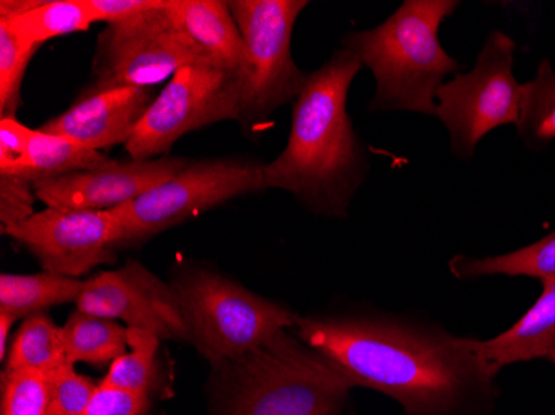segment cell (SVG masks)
Segmentation results:
<instances>
[{"label":"cell","instance_id":"6da1fadb","mask_svg":"<svg viewBox=\"0 0 555 415\" xmlns=\"http://www.w3.org/2000/svg\"><path fill=\"white\" fill-rule=\"evenodd\" d=\"M296 336L352 387L382 392L406 415H485L499 391L474 337L392 314L299 317Z\"/></svg>","mask_w":555,"mask_h":415},{"label":"cell","instance_id":"7a4b0ae2","mask_svg":"<svg viewBox=\"0 0 555 415\" xmlns=\"http://www.w3.org/2000/svg\"><path fill=\"white\" fill-rule=\"evenodd\" d=\"M361 64L346 49L308 74L293 108L283 152L263 165L267 190H283L324 217L348 215L364 180L366 161L348 114V93Z\"/></svg>","mask_w":555,"mask_h":415},{"label":"cell","instance_id":"3957f363","mask_svg":"<svg viewBox=\"0 0 555 415\" xmlns=\"http://www.w3.org/2000/svg\"><path fill=\"white\" fill-rule=\"evenodd\" d=\"M457 0H406L374 29L351 33L343 40L376 80L373 112H413L436 117V95L461 65L439 40L442 22Z\"/></svg>","mask_w":555,"mask_h":415},{"label":"cell","instance_id":"277c9868","mask_svg":"<svg viewBox=\"0 0 555 415\" xmlns=\"http://www.w3.org/2000/svg\"><path fill=\"white\" fill-rule=\"evenodd\" d=\"M215 367L223 374L227 415L341 414L352 389L320 352L289 330Z\"/></svg>","mask_w":555,"mask_h":415},{"label":"cell","instance_id":"5b68a950","mask_svg":"<svg viewBox=\"0 0 555 415\" xmlns=\"http://www.w3.org/2000/svg\"><path fill=\"white\" fill-rule=\"evenodd\" d=\"M189 329V342L214 366L260 348L298 324V314L242 284L196 270L173 284Z\"/></svg>","mask_w":555,"mask_h":415},{"label":"cell","instance_id":"8992f818","mask_svg":"<svg viewBox=\"0 0 555 415\" xmlns=\"http://www.w3.org/2000/svg\"><path fill=\"white\" fill-rule=\"evenodd\" d=\"M233 18L245 43L240 77V124L257 130L278 108L296 102L308 74L293 61L292 39L307 0H232Z\"/></svg>","mask_w":555,"mask_h":415},{"label":"cell","instance_id":"52a82bcc","mask_svg":"<svg viewBox=\"0 0 555 415\" xmlns=\"http://www.w3.org/2000/svg\"><path fill=\"white\" fill-rule=\"evenodd\" d=\"M517 43L502 30H492L476 64L454 75L436 95V117L451 139V152L470 160L477 145L495 128L517 125L522 83L517 80Z\"/></svg>","mask_w":555,"mask_h":415},{"label":"cell","instance_id":"ba28073f","mask_svg":"<svg viewBox=\"0 0 555 415\" xmlns=\"http://www.w3.org/2000/svg\"><path fill=\"white\" fill-rule=\"evenodd\" d=\"M208 61L214 59L175 24L164 0L158 8L108 24L100 34L93 79L82 96L124 87H155L183 67Z\"/></svg>","mask_w":555,"mask_h":415},{"label":"cell","instance_id":"9c48e42d","mask_svg":"<svg viewBox=\"0 0 555 415\" xmlns=\"http://www.w3.org/2000/svg\"><path fill=\"white\" fill-rule=\"evenodd\" d=\"M260 192H268L263 164L233 158L199 160L111 213L120 228L124 248L154 238L230 199Z\"/></svg>","mask_w":555,"mask_h":415},{"label":"cell","instance_id":"30bf717a","mask_svg":"<svg viewBox=\"0 0 555 415\" xmlns=\"http://www.w3.org/2000/svg\"><path fill=\"white\" fill-rule=\"evenodd\" d=\"M240 120V77L215 61L189 65L171 77L125 143L132 160L167 157L186 133Z\"/></svg>","mask_w":555,"mask_h":415},{"label":"cell","instance_id":"8fae6325","mask_svg":"<svg viewBox=\"0 0 555 415\" xmlns=\"http://www.w3.org/2000/svg\"><path fill=\"white\" fill-rule=\"evenodd\" d=\"M2 231L29 249L43 271L61 276L80 277L114 263L121 248L120 228L111 211L46 208Z\"/></svg>","mask_w":555,"mask_h":415},{"label":"cell","instance_id":"7c38bea8","mask_svg":"<svg viewBox=\"0 0 555 415\" xmlns=\"http://www.w3.org/2000/svg\"><path fill=\"white\" fill-rule=\"evenodd\" d=\"M75 304L82 313L150 330L162 341H189V329L173 286L137 261H127L118 270L90 277Z\"/></svg>","mask_w":555,"mask_h":415},{"label":"cell","instance_id":"4fadbf2b","mask_svg":"<svg viewBox=\"0 0 555 415\" xmlns=\"http://www.w3.org/2000/svg\"><path fill=\"white\" fill-rule=\"evenodd\" d=\"M190 161L180 157L108 161L95 170L77 171L34 183L47 208L68 211H111L179 174Z\"/></svg>","mask_w":555,"mask_h":415},{"label":"cell","instance_id":"5bb4252c","mask_svg":"<svg viewBox=\"0 0 555 415\" xmlns=\"http://www.w3.org/2000/svg\"><path fill=\"white\" fill-rule=\"evenodd\" d=\"M155 99L154 87H124L80 96L68 111L46 121L39 130L102 152L129 142Z\"/></svg>","mask_w":555,"mask_h":415},{"label":"cell","instance_id":"9a60e30c","mask_svg":"<svg viewBox=\"0 0 555 415\" xmlns=\"http://www.w3.org/2000/svg\"><path fill=\"white\" fill-rule=\"evenodd\" d=\"M541 281V296L519 321L491 339H476L477 352L495 376L513 364L547 359L555 349V276Z\"/></svg>","mask_w":555,"mask_h":415},{"label":"cell","instance_id":"2e32d148","mask_svg":"<svg viewBox=\"0 0 555 415\" xmlns=\"http://www.w3.org/2000/svg\"><path fill=\"white\" fill-rule=\"evenodd\" d=\"M175 24L214 61L242 77L245 43L229 2L221 0H168Z\"/></svg>","mask_w":555,"mask_h":415},{"label":"cell","instance_id":"e0dca14e","mask_svg":"<svg viewBox=\"0 0 555 415\" xmlns=\"http://www.w3.org/2000/svg\"><path fill=\"white\" fill-rule=\"evenodd\" d=\"M86 281L61 274H8L0 276V311L15 320L46 313L54 306L77 302Z\"/></svg>","mask_w":555,"mask_h":415},{"label":"cell","instance_id":"ac0fdd59","mask_svg":"<svg viewBox=\"0 0 555 415\" xmlns=\"http://www.w3.org/2000/svg\"><path fill=\"white\" fill-rule=\"evenodd\" d=\"M108 161L111 160L104 153L87 148L74 140L34 130L29 152L17 167L5 173V177L24 178L34 185L37 181L49 178L95 170Z\"/></svg>","mask_w":555,"mask_h":415},{"label":"cell","instance_id":"d6986e66","mask_svg":"<svg viewBox=\"0 0 555 415\" xmlns=\"http://www.w3.org/2000/svg\"><path fill=\"white\" fill-rule=\"evenodd\" d=\"M129 327L107 317L75 311L62 326V341L68 364L86 362L92 366H111L129 351Z\"/></svg>","mask_w":555,"mask_h":415},{"label":"cell","instance_id":"ffe728a7","mask_svg":"<svg viewBox=\"0 0 555 415\" xmlns=\"http://www.w3.org/2000/svg\"><path fill=\"white\" fill-rule=\"evenodd\" d=\"M449 273L457 280L485 276H529L544 280L555 276V230L539 242L499 256H454Z\"/></svg>","mask_w":555,"mask_h":415},{"label":"cell","instance_id":"44dd1931","mask_svg":"<svg viewBox=\"0 0 555 415\" xmlns=\"http://www.w3.org/2000/svg\"><path fill=\"white\" fill-rule=\"evenodd\" d=\"M0 24L30 46L40 47L50 39L86 33L95 22L87 0H49L17 17L0 18Z\"/></svg>","mask_w":555,"mask_h":415},{"label":"cell","instance_id":"7402d4cb","mask_svg":"<svg viewBox=\"0 0 555 415\" xmlns=\"http://www.w3.org/2000/svg\"><path fill=\"white\" fill-rule=\"evenodd\" d=\"M5 371L33 369L49 374L68 364L62 326L46 313L22 321L9 348Z\"/></svg>","mask_w":555,"mask_h":415},{"label":"cell","instance_id":"603a6c76","mask_svg":"<svg viewBox=\"0 0 555 415\" xmlns=\"http://www.w3.org/2000/svg\"><path fill=\"white\" fill-rule=\"evenodd\" d=\"M516 130L524 145L534 152L555 142V70L548 59L539 62L531 82L522 83Z\"/></svg>","mask_w":555,"mask_h":415},{"label":"cell","instance_id":"cb8c5ba5","mask_svg":"<svg viewBox=\"0 0 555 415\" xmlns=\"http://www.w3.org/2000/svg\"><path fill=\"white\" fill-rule=\"evenodd\" d=\"M127 341L129 351L112 362L104 382L150 398L160 384L157 355L162 339L150 330L129 327Z\"/></svg>","mask_w":555,"mask_h":415},{"label":"cell","instance_id":"d4e9b609","mask_svg":"<svg viewBox=\"0 0 555 415\" xmlns=\"http://www.w3.org/2000/svg\"><path fill=\"white\" fill-rule=\"evenodd\" d=\"M39 47L15 36L8 25L0 24V114L2 118L15 117L21 105L22 83Z\"/></svg>","mask_w":555,"mask_h":415},{"label":"cell","instance_id":"484cf974","mask_svg":"<svg viewBox=\"0 0 555 415\" xmlns=\"http://www.w3.org/2000/svg\"><path fill=\"white\" fill-rule=\"evenodd\" d=\"M49 414V380L39 371H5L2 374V415Z\"/></svg>","mask_w":555,"mask_h":415},{"label":"cell","instance_id":"4316f807","mask_svg":"<svg viewBox=\"0 0 555 415\" xmlns=\"http://www.w3.org/2000/svg\"><path fill=\"white\" fill-rule=\"evenodd\" d=\"M47 380H49V414L47 415H82L99 387L89 377L77 373L72 364H64L47 374Z\"/></svg>","mask_w":555,"mask_h":415},{"label":"cell","instance_id":"83f0119b","mask_svg":"<svg viewBox=\"0 0 555 415\" xmlns=\"http://www.w3.org/2000/svg\"><path fill=\"white\" fill-rule=\"evenodd\" d=\"M150 398L102 382L82 415H145Z\"/></svg>","mask_w":555,"mask_h":415},{"label":"cell","instance_id":"f1b7e54d","mask_svg":"<svg viewBox=\"0 0 555 415\" xmlns=\"http://www.w3.org/2000/svg\"><path fill=\"white\" fill-rule=\"evenodd\" d=\"M36 192L30 181L24 178L0 174V221L2 228L21 223L34 215Z\"/></svg>","mask_w":555,"mask_h":415},{"label":"cell","instance_id":"f546056e","mask_svg":"<svg viewBox=\"0 0 555 415\" xmlns=\"http://www.w3.org/2000/svg\"><path fill=\"white\" fill-rule=\"evenodd\" d=\"M33 128L25 127L15 117L0 120V174L17 167L29 152Z\"/></svg>","mask_w":555,"mask_h":415},{"label":"cell","instance_id":"4dcf8cb0","mask_svg":"<svg viewBox=\"0 0 555 415\" xmlns=\"http://www.w3.org/2000/svg\"><path fill=\"white\" fill-rule=\"evenodd\" d=\"M164 0H87L93 22H114L158 8Z\"/></svg>","mask_w":555,"mask_h":415},{"label":"cell","instance_id":"1f68e13d","mask_svg":"<svg viewBox=\"0 0 555 415\" xmlns=\"http://www.w3.org/2000/svg\"><path fill=\"white\" fill-rule=\"evenodd\" d=\"M39 5V0H2L0 2V18L17 17V15L24 14V12L30 11V9Z\"/></svg>","mask_w":555,"mask_h":415},{"label":"cell","instance_id":"d6a6232c","mask_svg":"<svg viewBox=\"0 0 555 415\" xmlns=\"http://www.w3.org/2000/svg\"><path fill=\"white\" fill-rule=\"evenodd\" d=\"M15 323H17V320L14 316L0 311V358H2V361L9 354V330L12 329Z\"/></svg>","mask_w":555,"mask_h":415},{"label":"cell","instance_id":"836d02e7","mask_svg":"<svg viewBox=\"0 0 555 415\" xmlns=\"http://www.w3.org/2000/svg\"><path fill=\"white\" fill-rule=\"evenodd\" d=\"M547 361H551L552 364H555V349L547 355Z\"/></svg>","mask_w":555,"mask_h":415},{"label":"cell","instance_id":"e575fe53","mask_svg":"<svg viewBox=\"0 0 555 415\" xmlns=\"http://www.w3.org/2000/svg\"><path fill=\"white\" fill-rule=\"evenodd\" d=\"M336 415H343V414H336Z\"/></svg>","mask_w":555,"mask_h":415}]
</instances>
